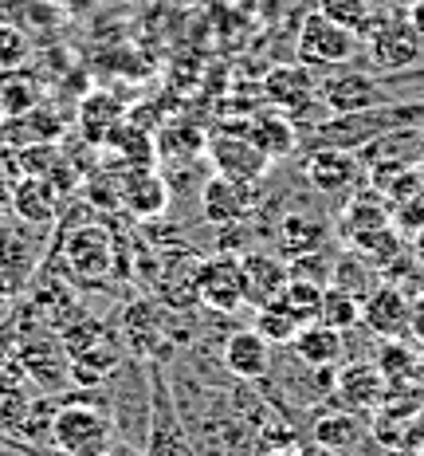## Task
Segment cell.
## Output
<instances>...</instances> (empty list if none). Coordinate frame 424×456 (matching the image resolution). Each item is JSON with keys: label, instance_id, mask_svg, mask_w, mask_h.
<instances>
[{"label": "cell", "instance_id": "obj_21", "mask_svg": "<svg viewBox=\"0 0 424 456\" xmlns=\"http://www.w3.org/2000/svg\"><path fill=\"white\" fill-rule=\"evenodd\" d=\"M40 99H44L40 75H32L28 68L0 71V114H4V118H20V114L36 110Z\"/></svg>", "mask_w": 424, "mask_h": 456}, {"label": "cell", "instance_id": "obj_27", "mask_svg": "<svg viewBox=\"0 0 424 456\" xmlns=\"http://www.w3.org/2000/svg\"><path fill=\"white\" fill-rule=\"evenodd\" d=\"M299 327H303V322L291 315L287 307H279V303H268V307L256 311V330L271 342V346H291V338L299 335Z\"/></svg>", "mask_w": 424, "mask_h": 456}, {"label": "cell", "instance_id": "obj_37", "mask_svg": "<svg viewBox=\"0 0 424 456\" xmlns=\"http://www.w3.org/2000/svg\"><path fill=\"white\" fill-rule=\"evenodd\" d=\"M71 456H107V452H71Z\"/></svg>", "mask_w": 424, "mask_h": 456}, {"label": "cell", "instance_id": "obj_14", "mask_svg": "<svg viewBox=\"0 0 424 456\" xmlns=\"http://www.w3.org/2000/svg\"><path fill=\"white\" fill-rule=\"evenodd\" d=\"M244 280H248V303L252 307H268L276 303L291 283V268L279 260V256H268V252H252L244 256Z\"/></svg>", "mask_w": 424, "mask_h": 456}, {"label": "cell", "instance_id": "obj_38", "mask_svg": "<svg viewBox=\"0 0 424 456\" xmlns=\"http://www.w3.org/2000/svg\"><path fill=\"white\" fill-rule=\"evenodd\" d=\"M409 4H412V0H409Z\"/></svg>", "mask_w": 424, "mask_h": 456}, {"label": "cell", "instance_id": "obj_30", "mask_svg": "<svg viewBox=\"0 0 424 456\" xmlns=\"http://www.w3.org/2000/svg\"><path fill=\"white\" fill-rule=\"evenodd\" d=\"M28 60H32V36L24 28L0 24V71L28 68Z\"/></svg>", "mask_w": 424, "mask_h": 456}, {"label": "cell", "instance_id": "obj_11", "mask_svg": "<svg viewBox=\"0 0 424 456\" xmlns=\"http://www.w3.org/2000/svg\"><path fill=\"white\" fill-rule=\"evenodd\" d=\"M209 158H212L216 174L228 177L236 185H256L271 166V158L244 134H216L209 142Z\"/></svg>", "mask_w": 424, "mask_h": 456}, {"label": "cell", "instance_id": "obj_17", "mask_svg": "<svg viewBox=\"0 0 424 456\" xmlns=\"http://www.w3.org/2000/svg\"><path fill=\"white\" fill-rule=\"evenodd\" d=\"M291 354L303 358V362L315 370H330L342 362L346 338H342V330L326 327V322H307V327H299V335L291 338Z\"/></svg>", "mask_w": 424, "mask_h": 456}, {"label": "cell", "instance_id": "obj_26", "mask_svg": "<svg viewBox=\"0 0 424 456\" xmlns=\"http://www.w3.org/2000/svg\"><path fill=\"white\" fill-rule=\"evenodd\" d=\"M16 213L32 224H47L55 216V201H52V185L32 177V182L16 185Z\"/></svg>", "mask_w": 424, "mask_h": 456}, {"label": "cell", "instance_id": "obj_2", "mask_svg": "<svg viewBox=\"0 0 424 456\" xmlns=\"http://www.w3.org/2000/svg\"><path fill=\"white\" fill-rule=\"evenodd\" d=\"M295 55L299 63L310 71H338V68H350V63L362 60V36H354L350 28L334 24L330 16L315 12L303 16L295 36Z\"/></svg>", "mask_w": 424, "mask_h": 456}, {"label": "cell", "instance_id": "obj_13", "mask_svg": "<svg viewBox=\"0 0 424 456\" xmlns=\"http://www.w3.org/2000/svg\"><path fill=\"white\" fill-rule=\"evenodd\" d=\"M409 319H412V307L404 303L401 288H393V283H381V288L362 303V322L377 338H389V342L401 338L404 330H409Z\"/></svg>", "mask_w": 424, "mask_h": 456}, {"label": "cell", "instance_id": "obj_25", "mask_svg": "<svg viewBox=\"0 0 424 456\" xmlns=\"http://www.w3.org/2000/svg\"><path fill=\"white\" fill-rule=\"evenodd\" d=\"M381 386H385V378L377 374L373 366H354L338 378V394L350 397L357 410H370L377 397H381Z\"/></svg>", "mask_w": 424, "mask_h": 456}, {"label": "cell", "instance_id": "obj_15", "mask_svg": "<svg viewBox=\"0 0 424 456\" xmlns=\"http://www.w3.org/2000/svg\"><path fill=\"white\" fill-rule=\"evenodd\" d=\"M244 189L248 185H236L228 177H209V182L201 185V216L216 228H232L240 224L244 216H248V197H244Z\"/></svg>", "mask_w": 424, "mask_h": 456}, {"label": "cell", "instance_id": "obj_1", "mask_svg": "<svg viewBox=\"0 0 424 456\" xmlns=\"http://www.w3.org/2000/svg\"><path fill=\"white\" fill-rule=\"evenodd\" d=\"M107 413L115 421V441H130L146 449L149 436V413H154V370L146 358L126 354L107 374Z\"/></svg>", "mask_w": 424, "mask_h": 456}, {"label": "cell", "instance_id": "obj_23", "mask_svg": "<svg viewBox=\"0 0 424 456\" xmlns=\"http://www.w3.org/2000/svg\"><path fill=\"white\" fill-rule=\"evenodd\" d=\"M330 288H338V291H346V296H354L357 303H365L377 291L373 260L362 252H342L334 260V272H330Z\"/></svg>", "mask_w": 424, "mask_h": 456}, {"label": "cell", "instance_id": "obj_19", "mask_svg": "<svg viewBox=\"0 0 424 456\" xmlns=\"http://www.w3.org/2000/svg\"><path fill=\"white\" fill-rule=\"evenodd\" d=\"M276 240H279V252L287 256V260H299V256L323 248L326 224L318 221V216H310V213H287V216L279 221Z\"/></svg>", "mask_w": 424, "mask_h": 456}, {"label": "cell", "instance_id": "obj_7", "mask_svg": "<svg viewBox=\"0 0 424 456\" xmlns=\"http://www.w3.org/2000/svg\"><path fill=\"white\" fill-rule=\"evenodd\" d=\"M318 99L330 114H362V110H377L389 107V87L377 83L370 71L357 68H338L318 79Z\"/></svg>", "mask_w": 424, "mask_h": 456}, {"label": "cell", "instance_id": "obj_35", "mask_svg": "<svg viewBox=\"0 0 424 456\" xmlns=\"http://www.w3.org/2000/svg\"><path fill=\"white\" fill-rule=\"evenodd\" d=\"M404 20H409L412 28H417V32L424 36V0H412L409 4V12H404Z\"/></svg>", "mask_w": 424, "mask_h": 456}, {"label": "cell", "instance_id": "obj_9", "mask_svg": "<svg viewBox=\"0 0 424 456\" xmlns=\"http://www.w3.org/2000/svg\"><path fill=\"white\" fill-rule=\"evenodd\" d=\"M365 44H370L365 47L370 63L377 71H389V75H404L424 60V36L404 20V16H393V20L385 28H377Z\"/></svg>", "mask_w": 424, "mask_h": 456}, {"label": "cell", "instance_id": "obj_24", "mask_svg": "<svg viewBox=\"0 0 424 456\" xmlns=\"http://www.w3.org/2000/svg\"><path fill=\"white\" fill-rule=\"evenodd\" d=\"M385 224H389V213H385V205H381V193H362L346 205L342 221H338V232H342L350 244H357Z\"/></svg>", "mask_w": 424, "mask_h": 456}, {"label": "cell", "instance_id": "obj_31", "mask_svg": "<svg viewBox=\"0 0 424 456\" xmlns=\"http://www.w3.org/2000/svg\"><path fill=\"white\" fill-rule=\"evenodd\" d=\"M397 221H401V228H409V232H424V185L409 197V205H401Z\"/></svg>", "mask_w": 424, "mask_h": 456}, {"label": "cell", "instance_id": "obj_34", "mask_svg": "<svg viewBox=\"0 0 424 456\" xmlns=\"http://www.w3.org/2000/svg\"><path fill=\"white\" fill-rule=\"evenodd\" d=\"M107 456H146V449H141V444H130V441H115L107 449Z\"/></svg>", "mask_w": 424, "mask_h": 456}, {"label": "cell", "instance_id": "obj_32", "mask_svg": "<svg viewBox=\"0 0 424 456\" xmlns=\"http://www.w3.org/2000/svg\"><path fill=\"white\" fill-rule=\"evenodd\" d=\"M28 4H32V0H0V24H12V28H20V24H24Z\"/></svg>", "mask_w": 424, "mask_h": 456}, {"label": "cell", "instance_id": "obj_33", "mask_svg": "<svg viewBox=\"0 0 424 456\" xmlns=\"http://www.w3.org/2000/svg\"><path fill=\"white\" fill-rule=\"evenodd\" d=\"M193 436H196V441H193V449H196V444H204V441H209L212 429H209V425H204V429H201V433H193ZM232 436H236V425H232V421H224L220 429H216V444H228Z\"/></svg>", "mask_w": 424, "mask_h": 456}, {"label": "cell", "instance_id": "obj_4", "mask_svg": "<svg viewBox=\"0 0 424 456\" xmlns=\"http://www.w3.org/2000/svg\"><path fill=\"white\" fill-rule=\"evenodd\" d=\"M196 299L216 315H232L248 303V280H244V256L216 252L196 264Z\"/></svg>", "mask_w": 424, "mask_h": 456}, {"label": "cell", "instance_id": "obj_12", "mask_svg": "<svg viewBox=\"0 0 424 456\" xmlns=\"http://www.w3.org/2000/svg\"><path fill=\"white\" fill-rule=\"evenodd\" d=\"M220 362L232 378H240V382H263V378L271 374V362H276V346H271L256 327L232 330L220 346Z\"/></svg>", "mask_w": 424, "mask_h": 456}, {"label": "cell", "instance_id": "obj_18", "mask_svg": "<svg viewBox=\"0 0 424 456\" xmlns=\"http://www.w3.org/2000/svg\"><path fill=\"white\" fill-rule=\"evenodd\" d=\"M240 130H244V138L256 142V146H260L271 161L291 158V154H295V146H299V126L287 118V114H279V110L256 114V118H248Z\"/></svg>", "mask_w": 424, "mask_h": 456}, {"label": "cell", "instance_id": "obj_29", "mask_svg": "<svg viewBox=\"0 0 424 456\" xmlns=\"http://www.w3.org/2000/svg\"><path fill=\"white\" fill-rule=\"evenodd\" d=\"M357 319H362V303L354 296H346V291H338V288L323 291L318 322H326V327H334V330H350V327H357Z\"/></svg>", "mask_w": 424, "mask_h": 456}, {"label": "cell", "instance_id": "obj_3", "mask_svg": "<svg viewBox=\"0 0 424 456\" xmlns=\"http://www.w3.org/2000/svg\"><path fill=\"white\" fill-rule=\"evenodd\" d=\"M115 444V421L102 405L91 402H71L60 405L52 417V449L71 456V452H107Z\"/></svg>", "mask_w": 424, "mask_h": 456}, {"label": "cell", "instance_id": "obj_22", "mask_svg": "<svg viewBox=\"0 0 424 456\" xmlns=\"http://www.w3.org/2000/svg\"><path fill=\"white\" fill-rule=\"evenodd\" d=\"M318 12L330 16L334 24L350 28L354 36H362V40H370L377 28H385L393 20V16H381L377 12L373 0H318Z\"/></svg>", "mask_w": 424, "mask_h": 456}, {"label": "cell", "instance_id": "obj_16", "mask_svg": "<svg viewBox=\"0 0 424 456\" xmlns=\"http://www.w3.org/2000/svg\"><path fill=\"white\" fill-rule=\"evenodd\" d=\"M118 193H122V205H126L134 216H141V221L162 216L169 197H173L169 193V185H165V177H157L154 169H130V174L122 177Z\"/></svg>", "mask_w": 424, "mask_h": 456}, {"label": "cell", "instance_id": "obj_28", "mask_svg": "<svg viewBox=\"0 0 424 456\" xmlns=\"http://www.w3.org/2000/svg\"><path fill=\"white\" fill-rule=\"evenodd\" d=\"M318 449H338V452H346V449H354V441H362L365 429H362V421H354V413H338V417H326V421H318Z\"/></svg>", "mask_w": 424, "mask_h": 456}, {"label": "cell", "instance_id": "obj_5", "mask_svg": "<svg viewBox=\"0 0 424 456\" xmlns=\"http://www.w3.org/2000/svg\"><path fill=\"white\" fill-rule=\"evenodd\" d=\"M63 256H68V268L75 272V280L102 288L115 275V236L102 224H79L63 232Z\"/></svg>", "mask_w": 424, "mask_h": 456}, {"label": "cell", "instance_id": "obj_20", "mask_svg": "<svg viewBox=\"0 0 424 456\" xmlns=\"http://www.w3.org/2000/svg\"><path fill=\"white\" fill-rule=\"evenodd\" d=\"M36 405H40V397H32V389L24 382H8V378H0V436H8V441H20L28 433V421H32Z\"/></svg>", "mask_w": 424, "mask_h": 456}, {"label": "cell", "instance_id": "obj_10", "mask_svg": "<svg viewBox=\"0 0 424 456\" xmlns=\"http://www.w3.org/2000/svg\"><path fill=\"white\" fill-rule=\"evenodd\" d=\"M307 182L323 197H342L365 177V161L354 150H310L307 154Z\"/></svg>", "mask_w": 424, "mask_h": 456}, {"label": "cell", "instance_id": "obj_6", "mask_svg": "<svg viewBox=\"0 0 424 456\" xmlns=\"http://www.w3.org/2000/svg\"><path fill=\"white\" fill-rule=\"evenodd\" d=\"M154 370V413H149V436H146V456H196L193 436H188L181 413L173 402V386L165 382V370L149 362Z\"/></svg>", "mask_w": 424, "mask_h": 456}, {"label": "cell", "instance_id": "obj_8", "mask_svg": "<svg viewBox=\"0 0 424 456\" xmlns=\"http://www.w3.org/2000/svg\"><path fill=\"white\" fill-rule=\"evenodd\" d=\"M263 99H268L279 114H287L295 126H299L303 114H310V107H323L315 71L303 68V63H283V68H271L268 79H263Z\"/></svg>", "mask_w": 424, "mask_h": 456}, {"label": "cell", "instance_id": "obj_36", "mask_svg": "<svg viewBox=\"0 0 424 456\" xmlns=\"http://www.w3.org/2000/svg\"><path fill=\"white\" fill-rule=\"evenodd\" d=\"M271 456H307V452H299V449H279V452H271Z\"/></svg>", "mask_w": 424, "mask_h": 456}]
</instances>
